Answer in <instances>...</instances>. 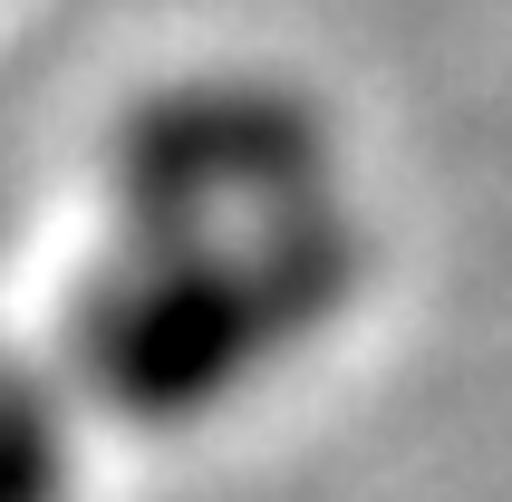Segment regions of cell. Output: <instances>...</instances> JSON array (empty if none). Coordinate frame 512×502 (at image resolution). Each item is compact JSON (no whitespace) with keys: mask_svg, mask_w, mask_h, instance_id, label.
Masks as SVG:
<instances>
[{"mask_svg":"<svg viewBox=\"0 0 512 502\" xmlns=\"http://www.w3.org/2000/svg\"><path fill=\"white\" fill-rule=\"evenodd\" d=\"M368 280V232L300 203L223 242H136L68 309V377L126 425H194L232 387L329 329Z\"/></svg>","mask_w":512,"mask_h":502,"instance_id":"6da1fadb","label":"cell"},{"mask_svg":"<svg viewBox=\"0 0 512 502\" xmlns=\"http://www.w3.org/2000/svg\"><path fill=\"white\" fill-rule=\"evenodd\" d=\"M329 116L281 78H184L155 87L107 145L116 213L136 242H223L329 203Z\"/></svg>","mask_w":512,"mask_h":502,"instance_id":"7a4b0ae2","label":"cell"},{"mask_svg":"<svg viewBox=\"0 0 512 502\" xmlns=\"http://www.w3.org/2000/svg\"><path fill=\"white\" fill-rule=\"evenodd\" d=\"M78 483V406L49 367L0 358V502H68Z\"/></svg>","mask_w":512,"mask_h":502,"instance_id":"3957f363","label":"cell"}]
</instances>
